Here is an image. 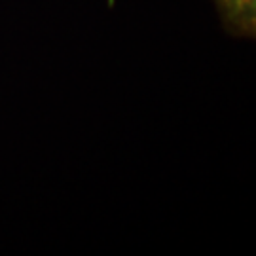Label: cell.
<instances>
[{
	"label": "cell",
	"mask_w": 256,
	"mask_h": 256,
	"mask_svg": "<svg viewBox=\"0 0 256 256\" xmlns=\"http://www.w3.org/2000/svg\"><path fill=\"white\" fill-rule=\"evenodd\" d=\"M212 4L230 36L254 40L256 0H212Z\"/></svg>",
	"instance_id": "1"
}]
</instances>
